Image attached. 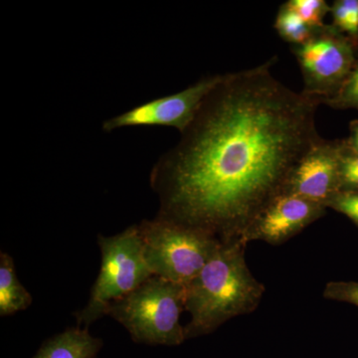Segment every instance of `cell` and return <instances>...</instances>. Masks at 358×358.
<instances>
[{"instance_id":"cell-4","label":"cell","mask_w":358,"mask_h":358,"mask_svg":"<svg viewBox=\"0 0 358 358\" xmlns=\"http://www.w3.org/2000/svg\"><path fill=\"white\" fill-rule=\"evenodd\" d=\"M143 256L152 274L187 286L222 243L203 231L155 217L138 225Z\"/></svg>"},{"instance_id":"cell-15","label":"cell","mask_w":358,"mask_h":358,"mask_svg":"<svg viewBox=\"0 0 358 358\" xmlns=\"http://www.w3.org/2000/svg\"><path fill=\"white\" fill-rule=\"evenodd\" d=\"M322 105L336 110L353 109L358 110V58L350 76L336 96L324 101Z\"/></svg>"},{"instance_id":"cell-8","label":"cell","mask_w":358,"mask_h":358,"mask_svg":"<svg viewBox=\"0 0 358 358\" xmlns=\"http://www.w3.org/2000/svg\"><path fill=\"white\" fill-rule=\"evenodd\" d=\"M343 140L322 138L301 157L289 174L282 194L324 205L339 192Z\"/></svg>"},{"instance_id":"cell-11","label":"cell","mask_w":358,"mask_h":358,"mask_svg":"<svg viewBox=\"0 0 358 358\" xmlns=\"http://www.w3.org/2000/svg\"><path fill=\"white\" fill-rule=\"evenodd\" d=\"M33 298L18 280L13 257L0 253V317H8L27 310Z\"/></svg>"},{"instance_id":"cell-14","label":"cell","mask_w":358,"mask_h":358,"mask_svg":"<svg viewBox=\"0 0 358 358\" xmlns=\"http://www.w3.org/2000/svg\"><path fill=\"white\" fill-rule=\"evenodd\" d=\"M334 26L352 39H358V0H336L331 6Z\"/></svg>"},{"instance_id":"cell-5","label":"cell","mask_w":358,"mask_h":358,"mask_svg":"<svg viewBox=\"0 0 358 358\" xmlns=\"http://www.w3.org/2000/svg\"><path fill=\"white\" fill-rule=\"evenodd\" d=\"M100 247V273L90 293L88 303L74 313L77 326L86 329L107 315L110 303L121 300L152 277L143 256L138 225L113 236H98Z\"/></svg>"},{"instance_id":"cell-2","label":"cell","mask_w":358,"mask_h":358,"mask_svg":"<svg viewBox=\"0 0 358 358\" xmlns=\"http://www.w3.org/2000/svg\"><path fill=\"white\" fill-rule=\"evenodd\" d=\"M243 243L223 244L186 286V341L214 333L228 320L258 308L265 286L247 265Z\"/></svg>"},{"instance_id":"cell-1","label":"cell","mask_w":358,"mask_h":358,"mask_svg":"<svg viewBox=\"0 0 358 358\" xmlns=\"http://www.w3.org/2000/svg\"><path fill=\"white\" fill-rule=\"evenodd\" d=\"M275 62L222 75L178 143L155 162L157 217L222 244H245L294 167L322 140L315 124L322 103L275 79Z\"/></svg>"},{"instance_id":"cell-9","label":"cell","mask_w":358,"mask_h":358,"mask_svg":"<svg viewBox=\"0 0 358 358\" xmlns=\"http://www.w3.org/2000/svg\"><path fill=\"white\" fill-rule=\"evenodd\" d=\"M324 205L310 200L282 194L273 200L250 228L245 244L264 241L282 245L326 214Z\"/></svg>"},{"instance_id":"cell-16","label":"cell","mask_w":358,"mask_h":358,"mask_svg":"<svg viewBox=\"0 0 358 358\" xmlns=\"http://www.w3.org/2000/svg\"><path fill=\"white\" fill-rule=\"evenodd\" d=\"M322 296L327 300L345 301L358 307V282H327L322 292Z\"/></svg>"},{"instance_id":"cell-18","label":"cell","mask_w":358,"mask_h":358,"mask_svg":"<svg viewBox=\"0 0 358 358\" xmlns=\"http://www.w3.org/2000/svg\"><path fill=\"white\" fill-rule=\"evenodd\" d=\"M350 136L345 140L346 145L358 152V120L350 122Z\"/></svg>"},{"instance_id":"cell-17","label":"cell","mask_w":358,"mask_h":358,"mask_svg":"<svg viewBox=\"0 0 358 358\" xmlns=\"http://www.w3.org/2000/svg\"><path fill=\"white\" fill-rule=\"evenodd\" d=\"M327 208L343 214L358 226V192H338L327 202Z\"/></svg>"},{"instance_id":"cell-3","label":"cell","mask_w":358,"mask_h":358,"mask_svg":"<svg viewBox=\"0 0 358 358\" xmlns=\"http://www.w3.org/2000/svg\"><path fill=\"white\" fill-rule=\"evenodd\" d=\"M186 286L152 275L128 296L108 308L134 343L178 346L186 341L180 317L185 310Z\"/></svg>"},{"instance_id":"cell-6","label":"cell","mask_w":358,"mask_h":358,"mask_svg":"<svg viewBox=\"0 0 358 358\" xmlns=\"http://www.w3.org/2000/svg\"><path fill=\"white\" fill-rule=\"evenodd\" d=\"M357 41L334 25L317 28L307 42L292 48L303 74V93L320 103L338 94L355 62Z\"/></svg>"},{"instance_id":"cell-13","label":"cell","mask_w":358,"mask_h":358,"mask_svg":"<svg viewBox=\"0 0 358 358\" xmlns=\"http://www.w3.org/2000/svg\"><path fill=\"white\" fill-rule=\"evenodd\" d=\"M285 6L294 11L306 24L313 28L324 26V20L331 6L326 0H289Z\"/></svg>"},{"instance_id":"cell-7","label":"cell","mask_w":358,"mask_h":358,"mask_svg":"<svg viewBox=\"0 0 358 358\" xmlns=\"http://www.w3.org/2000/svg\"><path fill=\"white\" fill-rule=\"evenodd\" d=\"M221 77L222 75L202 78L182 91L155 99L110 117L103 122V131L110 133L124 128L167 127L182 133L192 124L200 106Z\"/></svg>"},{"instance_id":"cell-10","label":"cell","mask_w":358,"mask_h":358,"mask_svg":"<svg viewBox=\"0 0 358 358\" xmlns=\"http://www.w3.org/2000/svg\"><path fill=\"white\" fill-rule=\"evenodd\" d=\"M103 341L77 326L46 339L33 358H96Z\"/></svg>"},{"instance_id":"cell-12","label":"cell","mask_w":358,"mask_h":358,"mask_svg":"<svg viewBox=\"0 0 358 358\" xmlns=\"http://www.w3.org/2000/svg\"><path fill=\"white\" fill-rule=\"evenodd\" d=\"M275 29L282 40L296 46L307 42L317 28L306 24L294 11L282 4L275 17Z\"/></svg>"}]
</instances>
